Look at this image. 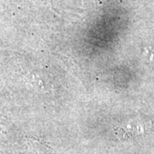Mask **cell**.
Segmentation results:
<instances>
[{
    "instance_id": "1",
    "label": "cell",
    "mask_w": 154,
    "mask_h": 154,
    "mask_svg": "<svg viewBox=\"0 0 154 154\" xmlns=\"http://www.w3.org/2000/svg\"><path fill=\"white\" fill-rule=\"evenodd\" d=\"M146 122L144 121H141L140 119L136 120H131L128 122V123L123 124L122 128H120V130L122 132H125V134H128L129 132L139 133L140 131H144L146 126Z\"/></svg>"
}]
</instances>
